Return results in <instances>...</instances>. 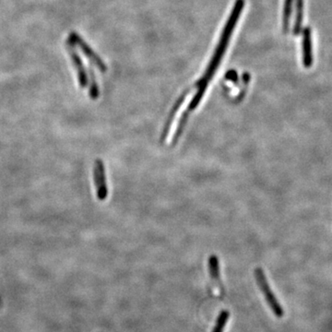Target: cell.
Returning a JSON list of instances; mask_svg holds the SVG:
<instances>
[{"label": "cell", "instance_id": "1", "mask_svg": "<svg viewBox=\"0 0 332 332\" xmlns=\"http://www.w3.org/2000/svg\"><path fill=\"white\" fill-rule=\"evenodd\" d=\"M245 3H246L245 0H236L233 4V9L231 11L229 18L225 23L224 31L220 34V40L216 46L214 54L212 56L211 61L208 65V67L204 72L203 76L196 82L195 86L197 88V91L191 100V102L189 103V106L185 110V112L188 113L189 115H191V113H193L199 105L203 96L206 93L208 86L210 84L212 78L215 75L218 67L220 66L223 58L225 56L228 45H229L230 40L233 35L234 28L237 25L238 21L240 19L243 9L245 7Z\"/></svg>", "mask_w": 332, "mask_h": 332}, {"label": "cell", "instance_id": "2", "mask_svg": "<svg viewBox=\"0 0 332 332\" xmlns=\"http://www.w3.org/2000/svg\"><path fill=\"white\" fill-rule=\"evenodd\" d=\"M255 277H256V283L260 285L261 291L264 293L266 300L268 302L271 310L273 311L274 314L276 315L278 318H281L283 316V307L280 305L277 299L274 297L273 292H271L269 283L267 282L264 271L261 268H256L255 269Z\"/></svg>", "mask_w": 332, "mask_h": 332}, {"label": "cell", "instance_id": "3", "mask_svg": "<svg viewBox=\"0 0 332 332\" xmlns=\"http://www.w3.org/2000/svg\"><path fill=\"white\" fill-rule=\"evenodd\" d=\"M69 41L73 45L78 46L81 50V52L85 54L86 58L89 59L91 64H94L100 71L106 72L107 67H106L105 63L103 62L99 56L95 53L90 45H88L77 32H72L69 34Z\"/></svg>", "mask_w": 332, "mask_h": 332}, {"label": "cell", "instance_id": "4", "mask_svg": "<svg viewBox=\"0 0 332 332\" xmlns=\"http://www.w3.org/2000/svg\"><path fill=\"white\" fill-rule=\"evenodd\" d=\"M94 182L96 189V197L100 201L105 200L108 196L107 182L105 166L101 159H96L94 163Z\"/></svg>", "mask_w": 332, "mask_h": 332}, {"label": "cell", "instance_id": "5", "mask_svg": "<svg viewBox=\"0 0 332 332\" xmlns=\"http://www.w3.org/2000/svg\"><path fill=\"white\" fill-rule=\"evenodd\" d=\"M66 46H67V52L69 54L70 60L73 64V67L76 69L79 85L81 89H84L88 85V74L86 71L84 64L82 62L80 54H78L75 45H73L70 41H67Z\"/></svg>", "mask_w": 332, "mask_h": 332}, {"label": "cell", "instance_id": "6", "mask_svg": "<svg viewBox=\"0 0 332 332\" xmlns=\"http://www.w3.org/2000/svg\"><path fill=\"white\" fill-rule=\"evenodd\" d=\"M302 49H303V64L304 67L309 68L313 65V47H312V32L309 27L303 30V40H302Z\"/></svg>", "mask_w": 332, "mask_h": 332}, {"label": "cell", "instance_id": "7", "mask_svg": "<svg viewBox=\"0 0 332 332\" xmlns=\"http://www.w3.org/2000/svg\"><path fill=\"white\" fill-rule=\"evenodd\" d=\"M189 90H186L183 95L180 96L179 98L177 99V101L175 102V105L174 107L172 108V110L170 111V114L169 116L167 117V120H166L165 124H164V126H163V130H162V135H161V142H164L165 140L166 137L168 135V132L170 131L171 125L172 123L174 121L175 119V115L176 113L178 112L180 107L182 106V104L184 103L185 100L187 98V95H189Z\"/></svg>", "mask_w": 332, "mask_h": 332}, {"label": "cell", "instance_id": "8", "mask_svg": "<svg viewBox=\"0 0 332 332\" xmlns=\"http://www.w3.org/2000/svg\"><path fill=\"white\" fill-rule=\"evenodd\" d=\"M303 21H304V0H297L296 18H294V24L292 29V32L294 35H299L302 32Z\"/></svg>", "mask_w": 332, "mask_h": 332}, {"label": "cell", "instance_id": "9", "mask_svg": "<svg viewBox=\"0 0 332 332\" xmlns=\"http://www.w3.org/2000/svg\"><path fill=\"white\" fill-rule=\"evenodd\" d=\"M88 74H89V78H88V84H89V96L91 100L98 99L100 95L99 86L97 83V79L95 76V71L93 69V67H89L88 70Z\"/></svg>", "mask_w": 332, "mask_h": 332}, {"label": "cell", "instance_id": "10", "mask_svg": "<svg viewBox=\"0 0 332 332\" xmlns=\"http://www.w3.org/2000/svg\"><path fill=\"white\" fill-rule=\"evenodd\" d=\"M292 3H293V0H284L283 14V29L284 33H287L289 32V29H290Z\"/></svg>", "mask_w": 332, "mask_h": 332}, {"label": "cell", "instance_id": "11", "mask_svg": "<svg viewBox=\"0 0 332 332\" xmlns=\"http://www.w3.org/2000/svg\"><path fill=\"white\" fill-rule=\"evenodd\" d=\"M209 269H210V273H211V278L213 280H218L219 275H220V270H219V261L218 257L215 255H212L210 256L209 260Z\"/></svg>", "mask_w": 332, "mask_h": 332}, {"label": "cell", "instance_id": "12", "mask_svg": "<svg viewBox=\"0 0 332 332\" xmlns=\"http://www.w3.org/2000/svg\"><path fill=\"white\" fill-rule=\"evenodd\" d=\"M228 318H229V313L227 311H223L218 318L215 328H213L212 332H223L225 327V324L228 320Z\"/></svg>", "mask_w": 332, "mask_h": 332}, {"label": "cell", "instance_id": "13", "mask_svg": "<svg viewBox=\"0 0 332 332\" xmlns=\"http://www.w3.org/2000/svg\"><path fill=\"white\" fill-rule=\"evenodd\" d=\"M225 78L231 81H233V83H237V72L235 71V70H230V71L227 72L226 75H225Z\"/></svg>", "mask_w": 332, "mask_h": 332}]
</instances>
